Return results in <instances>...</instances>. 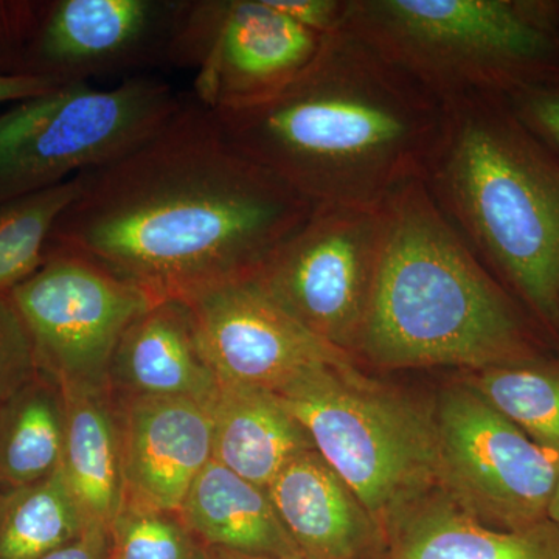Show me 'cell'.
I'll return each mask as SVG.
<instances>
[{
    "mask_svg": "<svg viewBox=\"0 0 559 559\" xmlns=\"http://www.w3.org/2000/svg\"><path fill=\"white\" fill-rule=\"evenodd\" d=\"M87 528L61 471L0 491V559H39Z\"/></svg>",
    "mask_w": 559,
    "mask_h": 559,
    "instance_id": "7402d4cb",
    "label": "cell"
},
{
    "mask_svg": "<svg viewBox=\"0 0 559 559\" xmlns=\"http://www.w3.org/2000/svg\"><path fill=\"white\" fill-rule=\"evenodd\" d=\"M39 559H109V532L105 528H86L79 539Z\"/></svg>",
    "mask_w": 559,
    "mask_h": 559,
    "instance_id": "f546056e",
    "label": "cell"
},
{
    "mask_svg": "<svg viewBox=\"0 0 559 559\" xmlns=\"http://www.w3.org/2000/svg\"><path fill=\"white\" fill-rule=\"evenodd\" d=\"M62 86L58 81L40 76H3L0 75V105L20 103L40 97Z\"/></svg>",
    "mask_w": 559,
    "mask_h": 559,
    "instance_id": "4dcf8cb0",
    "label": "cell"
},
{
    "mask_svg": "<svg viewBox=\"0 0 559 559\" xmlns=\"http://www.w3.org/2000/svg\"><path fill=\"white\" fill-rule=\"evenodd\" d=\"M385 224L384 204L316 205L252 278L304 329L355 358Z\"/></svg>",
    "mask_w": 559,
    "mask_h": 559,
    "instance_id": "ba28073f",
    "label": "cell"
},
{
    "mask_svg": "<svg viewBox=\"0 0 559 559\" xmlns=\"http://www.w3.org/2000/svg\"><path fill=\"white\" fill-rule=\"evenodd\" d=\"M80 178L0 202V296L46 263L51 230L80 193Z\"/></svg>",
    "mask_w": 559,
    "mask_h": 559,
    "instance_id": "cb8c5ba5",
    "label": "cell"
},
{
    "mask_svg": "<svg viewBox=\"0 0 559 559\" xmlns=\"http://www.w3.org/2000/svg\"><path fill=\"white\" fill-rule=\"evenodd\" d=\"M79 178L47 252L83 257L154 301L253 277L316 207L194 98L138 148Z\"/></svg>",
    "mask_w": 559,
    "mask_h": 559,
    "instance_id": "6da1fadb",
    "label": "cell"
},
{
    "mask_svg": "<svg viewBox=\"0 0 559 559\" xmlns=\"http://www.w3.org/2000/svg\"><path fill=\"white\" fill-rule=\"evenodd\" d=\"M558 24H559V2H557Z\"/></svg>",
    "mask_w": 559,
    "mask_h": 559,
    "instance_id": "836d02e7",
    "label": "cell"
},
{
    "mask_svg": "<svg viewBox=\"0 0 559 559\" xmlns=\"http://www.w3.org/2000/svg\"><path fill=\"white\" fill-rule=\"evenodd\" d=\"M179 516L204 547L305 559L280 521L267 489L216 460L191 485Z\"/></svg>",
    "mask_w": 559,
    "mask_h": 559,
    "instance_id": "ffe728a7",
    "label": "cell"
},
{
    "mask_svg": "<svg viewBox=\"0 0 559 559\" xmlns=\"http://www.w3.org/2000/svg\"><path fill=\"white\" fill-rule=\"evenodd\" d=\"M218 377L202 353L183 300L151 305L124 331L109 369L120 399H189L209 404Z\"/></svg>",
    "mask_w": 559,
    "mask_h": 559,
    "instance_id": "2e32d148",
    "label": "cell"
},
{
    "mask_svg": "<svg viewBox=\"0 0 559 559\" xmlns=\"http://www.w3.org/2000/svg\"><path fill=\"white\" fill-rule=\"evenodd\" d=\"M267 495L305 559H385V532L318 451L290 460Z\"/></svg>",
    "mask_w": 559,
    "mask_h": 559,
    "instance_id": "9a60e30c",
    "label": "cell"
},
{
    "mask_svg": "<svg viewBox=\"0 0 559 559\" xmlns=\"http://www.w3.org/2000/svg\"><path fill=\"white\" fill-rule=\"evenodd\" d=\"M205 559H300V558H280L263 557V555L241 554V551L216 549V547H204Z\"/></svg>",
    "mask_w": 559,
    "mask_h": 559,
    "instance_id": "1f68e13d",
    "label": "cell"
},
{
    "mask_svg": "<svg viewBox=\"0 0 559 559\" xmlns=\"http://www.w3.org/2000/svg\"><path fill=\"white\" fill-rule=\"evenodd\" d=\"M213 114L238 150L311 204L380 207L421 179L443 103L342 27L277 94Z\"/></svg>",
    "mask_w": 559,
    "mask_h": 559,
    "instance_id": "7a4b0ae2",
    "label": "cell"
},
{
    "mask_svg": "<svg viewBox=\"0 0 559 559\" xmlns=\"http://www.w3.org/2000/svg\"><path fill=\"white\" fill-rule=\"evenodd\" d=\"M27 326L13 300L0 296V403L39 373Z\"/></svg>",
    "mask_w": 559,
    "mask_h": 559,
    "instance_id": "484cf974",
    "label": "cell"
},
{
    "mask_svg": "<svg viewBox=\"0 0 559 559\" xmlns=\"http://www.w3.org/2000/svg\"><path fill=\"white\" fill-rule=\"evenodd\" d=\"M385 559H559V528L544 520L520 530L489 527L440 487L385 524Z\"/></svg>",
    "mask_w": 559,
    "mask_h": 559,
    "instance_id": "e0dca14e",
    "label": "cell"
},
{
    "mask_svg": "<svg viewBox=\"0 0 559 559\" xmlns=\"http://www.w3.org/2000/svg\"><path fill=\"white\" fill-rule=\"evenodd\" d=\"M275 395L382 528L440 487L433 406L370 378L358 364L316 367Z\"/></svg>",
    "mask_w": 559,
    "mask_h": 559,
    "instance_id": "8992f818",
    "label": "cell"
},
{
    "mask_svg": "<svg viewBox=\"0 0 559 559\" xmlns=\"http://www.w3.org/2000/svg\"><path fill=\"white\" fill-rule=\"evenodd\" d=\"M61 474L87 528H110L123 500L120 407L109 389L62 388Z\"/></svg>",
    "mask_w": 559,
    "mask_h": 559,
    "instance_id": "d6986e66",
    "label": "cell"
},
{
    "mask_svg": "<svg viewBox=\"0 0 559 559\" xmlns=\"http://www.w3.org/2000/svg\"><path fill=\"white\" fill-rule=\"evenodd\" d=\"M64 437V392L39 371L0 403V491L60 471Z\"/></svg>",
    "mask_w": 559,
    "mask_h": 559,
    "instance_id": "44dd1931",
    "label": "cell"
},
{
    "mask_svg": "<svg viewBox=\"0 0 559 559\" xmlns=\"http://www.w3.org/2000/svg\"><path fill=\"white\" fill-rule=\"evenodd\" d=\"M109 559H205L178 513L121 507L109 528Z\"/></svg>",
    "mask_w": 559,
    "mask_h": 559,
    "instance_id": "d4e9b609",
    "label": "cell"
},
{
    "mask_svg": "<svg viewBox=\"0 0 559 559\" xmlns=\"http://www.w3.org/2000/svg\"><path fill=\"white\" fill-rule=\"evenodd\" d=\"M44 3L46 0H0V75L27 76Z\"/></svg>",
    "mask_w": 559,
    "mask_h": 559,
    "instance_id": "4316f807",
    "label": "cell"
},
{
    "mask_svg": "<svg viewBox=\"0 0 559 559\" xmlns=\"http://www.w3.org/2000/svg\"><path fill=\"white\" fill-rule=\"evenodd\" d=\"M20 311L39 370L61 388L109 389L114 353L132 322L157 304L143 290L69 252L9 294Z\"/></svg>",
    "mask_w": 559,
    "mask_h": 559,
    "instance_id": "8fae6325",
    "label": "cell"
},
{
    "mask_svg": "<svg viewBox=\"0 0 559 559\" xmlns=\"http://www.w3.org/2000/svg\"><path fill=\"white\" fill-rule=\"evenodd\" d=\"M342 27L441 103L559 84L557 2L348 0Z\"/></svg>",
    "mask_w": 559,
    "mask_h": 559,
    "instance_id": "5b68a950",
    "label": "cell"
},
{
    "mask_svg": "<svg viewBox=\"0 0 559 559\" xmlns=\"http://www.w3.org/2000/svg\"><path fill=\"white\" fill-rule=\"evenodd\" d=\"M506 100L522 124L559 156V84L524 87Z\"/></svg>",
    "mask_w": 559,
    "mask_h": 559,
    "instance_id": "83f0119b",
    "label": "cell"
},
{
    "mask_svg": "<svg viewBox=\"0 0 559 559\" xmlns=\"http://www.w3.org/2000/svg\"><path fill=\"white\" fill-rule=\"evenodd\" d=\"M323 38L270 0H179L168 62L194 70V100L221 112L288 86L314 60Z\"/></svg>",
    "mask_w": 559,
    "mask_h": 559,
    "instance_id": "9c48e42d",
    "label": "cell"
},
{
    "mask_svg": "<svg viewBox=\"0 0 559 559\" xmlns=\"http://www.w3.org/2000/svg\"><path fill=\"white\" fill-rule=\"evenodd\" d=\"M476 390L543 450L559 457V362L540 358L468 371Z\"/></svg>",
    "mask_w": 559,
    "mask_h": 559,
    "instance_id": "603a6c76",
    "label": "cell"
},
{
    "mask_svg": "<svg viewBox=\"0 0 559 559\" xmlns=\"http://www.w3.org/2000/svg\"><path fill=\"white\" fill-rule=\"evenodd\" d=\"M440 488L477 520L520 530L547 520L559 457L528 439L466 382L433 406Z\"/></svg>",
    "mask_w": 559,
    "mask_h": 559,
    "instance_id": "30bf717a",
    "label": "cell"
},
{
    "mask_svg": "<svg viewBox=\"0 0 559 559\" xmlns=\"http://www.w3.org/2000/svg\"><path fill=\"white\" fill-rule=\"evenodd\" d=\"M207 407L213 460L261 488L290 460L316 450L307 429L270 390L219 380Z\"/></svg>",
    "mask_w": 559,
    "mask_h": 559,
    "instance_id": "ac0fdd59",
    "label": "cell"
},
{
    "mask_svg": "<svg viewBox=\"0 0 559 559\" xmlns=\"http://www.w3.org/2000/svg\"><path fill=\"white\" fill-rule=\"evenodd\" d=\"M186 304L219 380L275 393L316 367L358 362L304 329L252 277L215 286Z\"/></svg>",
    "mask_w": 559,
    "mask_h": 559,
    "instance_id": "7c38bea8",
    "label": "cell"
},
{
    "mask_svg": "<svg viewBox=\"0 0 559 559\" xmlns=\"http://www.w3.org/2000/svg\"><path fill=\"white\" fill-rule=\"evenodd\" d=\"M280 13L320 36L331 35L344 25L348 0H270Z\"/></svg>",
    "mask_w": 559,
    "mask_h": 559,
    "instance_id": "f1b7e54d",
    "label": "cell"
},
{
    "mask_svg": "<svg viewBox=\"0 0 559 559\" xmlns=\"http://www.w3.org/2000/svg\"><path fill=\"white\" fill-rule=\"evenodd\" d=\"M179 0H46L27 76L61 84L168 62Z\"/></svg>",
    "mask_w": 559,
    "mask_h": 559,
    "instance_id": "4fadbf2b",
    "label": "cell"
},
{
    "mask_svg": "<svg viewBox=\"0 0 559 559\" xmlns=\"http://www.w3.org/2000/svg\"><path fill=\"white\" fill-rule=\"evenodd\" d=\"M547 520L554 522L559 528V479L554 495H551L549 509H547Z\"/></svg>",
    "mask_w": 559,
    "mask_h": 559,
    "instance_id": "d6a6232c",
    "label": "cell"
},
{
    "mask_svg": "<svg viewBox=\"0 0 559 559\" xmlns=\"http://www.w3.org/2000/svg\"><path fill=\"white\" fill-rule=\"evenodd\" d=\"M385 240L356 360L479 371L538 358L520 308L444 218L421 179L384 202Z\"/></svg>",
    "mask_w": 559,
    "mask_h": 559,
    "instance_id": "3957f363",
    "label": "cell"
},
{
    "mask_svg": "<svg viewBox=\"0 0 559 559\" xmlns=\"http://www.w3.org/2000/svg\"><path fill=\"white\" fill-rule=\"evenodd\" d=\"M119 407L121 507L179 514L191 485L213 460L207 404L189 399H120Z\"/></svg>",
    "mask_w": 559,
    "mask_h": 559,
    "instance_id": "5bb4252c",
    "label": "cell"
},
{
    "mask_svg": "<svg viewBox=\"0 0 559 559\" xmlns=\"http://www.w3.org/2000/svg\"><path fill=\"white\" fill-rule=\"evenodd\" d=\"M167 83L62 84L0 114V202L50 189L138 148L178 112Z\"/></svg>",
    "mask_w": 559,
    "mask_h": 559,
    "instance_id": "52a82bcc",
    "label": "cell"
},
{
    "mask_svg": "<svg viewBox=\"0 0 559 559\" xmlns=\"http://www.w3.org/2000/svg\"><path fill=\"white\" fill-rule=\"evenodd\" d=\"M421 180L481 263L559 333L558 154L502 95H460L443 102Z\"/></svg>",
    "mask_w": 559,
    "mask_h": 559,
    "instance_id": "277c9868",
    "label": "cell"
}]
</instances>
